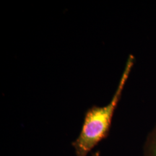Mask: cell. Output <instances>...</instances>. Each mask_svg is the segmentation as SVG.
Masks as SVG:
<instances>
[{
	"instance_id": "3957f363",
	"label": "cell",
	"mask_w": 156,
	"mask_h": 156,
	"mask_svg": "<svg viewBox=\"0 0 156 156\" xmlns=\"http://www.w3.org/2000/svg\"><path fill=\"white\" fill-rule=\"evenodd\" d=\"M93 156H100V152L97 151L93 154Z\"/></svg>"
},
{
	"instance_id": "6da1fadb",
	"label": "cell",
	"mask_w": 156,
	"mask_h": 156,
	"mask_svg": "<svg viewBox=\"0 0 156 156\" xmlns=\"http://www.w3.org/2000/svg\"><path fill=\"white\" fill-rule=\"evenodd\" d=\"M133 64L134 57L130 55L110 103L101 107L93 106L85 112L79 136L72 143L77 156H87L99 142L108 136L115 110L122 97V91Z\"/></svg>"
},
{
	"instance_id": "7a4b0ae2",
	"label": "cell",
	"mask_w": 156,
	"mask_h": 156,
	"mask_svg": "<svg viewBox=\"0 0 156 156\" xmlns=\"http://www.w3.org/2000/svg\"><path fill=\"white\" fill-rule=\"evenodd\" d=\"M144 156H156V124L148 134L144 145Z\"/></svg>"
}]
</instances>
